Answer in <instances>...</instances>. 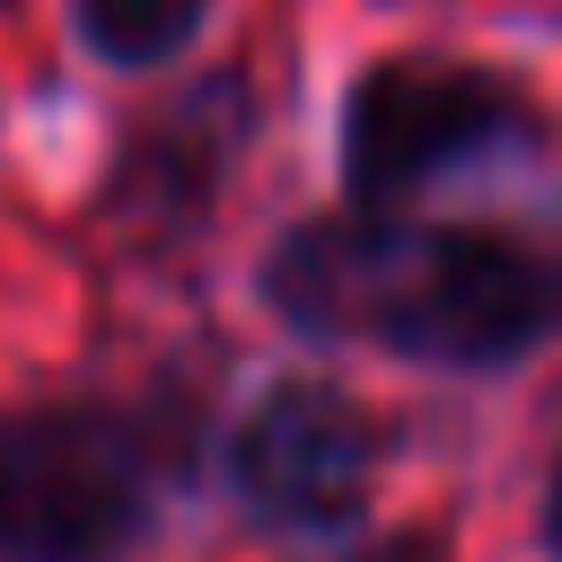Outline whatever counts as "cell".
Here are the masks:
<instances>
[{"mask_svg": "<svg viewBox=\"0 0 562 562\" xmlns=\"http://www.w3.org/2000/svg\"><path fill=\"white\" fill-rule=\"evenodd\" d=\"M263 299L299 334H369L413 360H509L562 316V272L483 228H422L386 202L272 246Z\"/></svg>", "mask_w": 562, "mask_h": 562, "instance_id": "6da1fadb", "label": "cell"}, {"mask_svg": "<svg viewBox=\"0 0 562 562\" xmlns=\"http://www.w3.org/2000/svg\"><path fill=\"white\" fill-rule=\"evenodd\" d=\"M70 9H79V35L105 61H123V70L167 61L193 35V18H202V0H70Z\"/></svg>", "mask_w": 562, "mask_h": 562, "instance_id": "5b68a950", "label": "cell"}, {"mask_svg": "<svg viewBox=\"0 0 562 562\" xmlns=\"http://www.w3.org/2000/svg\"><path fill=\"white\" fill-rule=\"evenodd\" d=\"M369 562H430V544H386V553H369Z\"/></svg>", "mask_w": 562, "mask_h": 562, "instance_id": "8992f818", "label": "cell"}, {"mask_svg": "<svg viewBox=\"0 0 562 562\" xmlns=\"http://www.w3.org/2000/svg\"><path fill=\"white\" fill-rule=\"evenodd\" d=\"M237 492L246 509L281 518V527H334L360 509L369 474H378V422L316 378L272 386L246 422H237Z\"/></svg>", "mask_w": 562, "mask_h": 562, "instance_id": "277c9868", "label": "cell"}, {"mask_svg": "<svg viewBox=\"0 0 562 562\" xmlns=\"http://www.w3.org/2000/svg\"><path fill=\"white\" fill-rule=\"evenodd\" d=\"M149 527V448L97 404L0 413V562H123Z\"/></svg>", "mask_w": 562, "mask_h": 562, "instance_id": "7a4b0ae2", "label": "cell"}, {"mask_svg": "<svg viewBox=\"0 0 562 562\" xmlns=\"http://www.w3.org/2000/svg\"><path fill=\"white\" fill-rule=\"evenodd\" d=\"M544 536L562 544V465H553V509H544Z\"/></svg>", "mask_w": 562, "mask_h": 562, "instance_id": "52a82bcc", "label": "cell"}, {"mask_svg": "<svg viewBox=\"0 0 562 562\" xmlns=\"http://www.w3.org/2000/svg\"><path fill=\"white\" fill-rule=\"evenodd\" d=\"M518 140H536L527 97L465 61H378L342 105V176L360 202H404L413 184Z\"/></svg>", "mask_w": 562, "mask_h": 562, "instance_id": "3957f363", "label": "cell"}]
</instances>
